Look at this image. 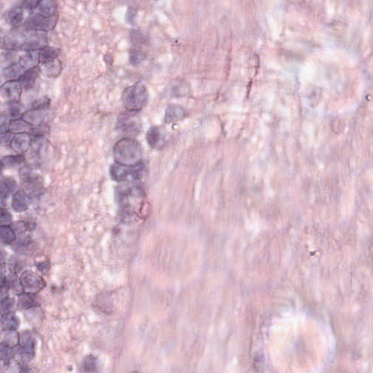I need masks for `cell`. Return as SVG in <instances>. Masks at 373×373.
<instances>
[{
	"label": "cell",
	"mask_w": 373,
	"mask_h": 373,
	"mask_svg": "<svg viewBox=\"0 0 373 373\" xmlns=\"http://www.w3.org/2000/svg\"><path fill=\"white\" fill-rule=\"evenodd\" d=\"M113 156L116 162L123 165H136L142 161V150L140 144L130 138H123L113 147Z\"/></svg>",
	"instance_id": "6da1fadb"
},
{
	"label": "cell",
	"mask_w": 373,
	"mask_h": 373,
	"mask_svg": "<svg viewBox=\"0 0 373 373\" xmlns=\"http://www.w3.org/2000/svg\"><path fill=\"white\" fill-rule=\"evenodd\" d=\"M121 99L126 110L139 112L147 104L149 94L143 83L136 82L123 91Z\"/></svg>",
	"instance_id": "7a4b0ae2"
},
{
	"label": "cell",
	"mask_w": 373,
	"mask_h": 373,
	"mask_svg": "<svg viewBox=\"0 0 373 373\" xmlns=\"http://www.w3.org/2000/svg\"><path fill=\"white\" fill-rule=\"evenodd\" d=\"M116 129L125 136L134 139L142 131V123L139 112H122L117 117Z\"/></svg>",
	"instance_id": "3957f363"
},
{
	"label": "cell",
	"mask_w": 373,
	"mask_h": 373,
	"mask_svg": "<svg viewBox=\"0 0 373 373\" xmlns=\"http://www.w3.org/2000/svg\"><path fill=\"white\" fill-rule=\"evenodd\" d=\"M58 17L46 18L37 13L30 14L26 18L23 27L30 31L43 32H46L54 28L57 23Z\"/></svg>",
	"instance_id": "277c9868"
},
{
	"label": "cell",
	"mask_w": 373,
	"mask_h": 373,
	"mask_svg": "<svg viewBox=\"0 0 373 373\" xmlns=\"http://www.w3.org/2000/svg\"><path fill=\"white\" fill-rule=\"evenodd\" d=\"M21 287L24 292L36 294L41 291L46 284L45 280L41 276L32 271H24L22 273L19 278Z\"/></svg>",
	"instance_id": "5b68a950"
},
{
	"label": "cell",
	"mask_w": 373,
	"mask_h": 373,
	"mask_svg": "<svg viewBox=\"0 0 373 373\" xmlns=\"http://www.w3.org/2000/svg\"><path fill=\"white\" fill-rule=\"evenodd\" d=\"M19 174L21 180L31 191L32 194L35 195L41 189V181L34 165H24L20 168Z\"/></svg>",
	"instance_id": "8992f818"
},
{
	"label": "cell",
	"mask_w": 373,
	"mask_h": 373,
	"mask_svg": "<svg viewBox=\"0 0 373 373\" xmlns=\"http://www.w3.org/2000/svg\"><path fill=\"white\" fill-rule=\"evenodd\" d=\"M36 340L30 331L23 332L20 335L18 352L27 359H32L35 354Z\"/></svg>",
	"instance_id": "52a82bcc"
},
{
	"label": "cell",
	"mask_w": 373,
	"mask_h": 373,
	"mask_svg": "<svg viewBox=\"0 0 373 373\" xmlns=\"http://www.w3.org/2000/svg\"><path fill=\"white\" fill-rule=\"evenodd\" d=\"M23 87L18 81H6L1 86V96L6 102H18L22 95Z\"/></svg>",
	"instance_id": "ba28073f"
},
{
	"label": "cell",
	"mask_w": 373,
	"mask_h": 373,
	"mask_svg": "<svg viewBox=\"0 0 373 373\" xmlns=\"http://www.w3.org/2000/svg\"><path fill=\"white\" fill-rule=\"evenodd\" d=\"M4 19L13 29L21 27L26 20L24 9L21 8L20 4L16 6L12 7L4 14Z\"/></svg>",
	"instance_id": "9c48e42d"
},
{
	"label": "cell",
	"mask_w": 373,
	"mask_h": 373,
	"mask_svg": "<svg viewBox=\"0 0 373 373\" xmlns=\"http://www.w3.org/2000/svg\"><path fill=\"white\" fill-rule=\"evenodd\" d=\"M32 143V136L29 133H17L14 135L11 144V147L18 155H23L30 150Z\"/></svg>",
	"instance_id": "30bf717a"
},
{
	"label": "cell",
	"mask_w": 373,
	"mask_h": 373,
	"mask_svg": "<svg viewBox=\"0 0 373 373\" xmlns=\"http://www.w3.org/2000/svg\"><path fill=\"white\" fill-rule=\"evenodd\" d=\"M49 110H32L26 111L23 114L22 118L32 126H41L47 124L49 117Z\"/></svg>",
	"instance_id": "8fae6325"
},
{
	"label": "cell",
	"mask_w": 373,
	"mask_h": 373,
	"mask_svg": "<svg viewBox=\"0 0 373 373\" xmlns=\"http://www.w3.org/2000/svg\"><path fill=\"white\" fill-rule=\"evenodd\" d=\"M111 178L117 182L127 181L129 177H131V166L114 162L110 169Z\"/></svg>",
	"instance_id": "7c38bea8"
},
{
	"label": "cell",
	"mask_w": 373,
	"mask_h": 373,
	"mask_svg": "<svg viewBox=\"0 0 373 373\" xmlns=\"http://www.w3.org/2000/svg\"><path fill=\"white\" fill-rule=\"evenodd\" d=\"M40 72H41V69L39 66L30 70L25 71L22 76L18 80L20 83L22 85L23 89L27 91L34 88L40 76Z\"/></svg>",
	"instance_id": "4fadbf2b"
},
{
	"label": "cell",
	"mask_w": 373,
	"mask_h": 373,
	"mask_svg": "<svg viewBox=\"0 0 373 373\" xmlns=\"http://www.w3.org/2000/svg\"><path fill=\"white\" fill-rule=\"evenodd\" d=\"M18 63L25 71L37 67L40 64V50L25 52L24 54L20 56Z\"/></svg>",
	"instance_id": "5bb4252c"
},
{
	"label": "cell",
	"mask_w": 373,
	"mask_h": 373,
	"mask_svg": "<svg viewBox=\"0 0 373 373\" xmlns=\"http://www.w3.org/2000/svg\"><path fill=\"white\" fill-rule=\"evenodd\" d=\"M29 206H30V195L25 191H17L13 195L11 207L16 212H24L29 208Z\"/></svg>",
	"instance_id": "9a60e30c"
},
{
	"label": "cell",
	"mask_w": 373,
	"mask_h": 373,
	"mask_svg": "<svg viewBox=\"0 0 373 373\" xmlns=\"http://www.w3.org/2000/svg\"><path fill=\"white\" fill-rule=\"evenodd\" d=\"M37 14L46 17V18H55L58 17L57 5L53 1L42 0L37 7Z\"/></svg>",
	"instance_id": "2e32d148"
},
{
	"label": "cell",
	"mask_w": 373,
	"mask_h": 373,
	"mask_svg": "<svg viewBox=\"0 0 373 373\" xmlns=\"http://www.w3.org/2000/svg\"><path fill=\"white\" fill-rule=\"evenodd\" d=\"M25 70L18 62H14L4 68L2 75L6 81H18Z\"/></svg>",
	"instance_id": "e0dca14e"
},
{
	"label": "cell",
	"mask_w": 373,
	"mask_h": 373,
	"mask_svg": "<svg viewBox=\"0 0 373 373\" xmlns=\"http://www.w3.org/2000/svg\"><path fill=\"white\" fill-rule=\"evenodd\" d=\"M185 111L177 104H170L165 110V121L167 123H174L184 118Z\"/></svg>",
	"instance_id": "ac0fdd59"
},
{
	"label": "cell",
	"mask_w": 373,
	"mask_h": 373,
	"mask_svg": "<svg viewBox=\"0 0 373 373\" xmlns=\"http://www.w3.org/2000/svg\"><path fill=\"white\" fill-rule=\"evenodd\" d=\"M38 306L39 303L35 294L23 292L18 295V303H17L18 308L21 310H28V309L34 308Z\"/></svg>",
	"instance_id": "d6986e66"
},
{
	"label": "cell",
	"mask_w": 373,
	"mask_h": 373,
	"mask_svg": "<svg viewBox=\"0 0 373 373\" xmlns=\"http://www.w3.org/2000/svg\"><path fill=\"white\" fill-rule=\"evenodd\" d=\"M146 139L149 146L152 148H159L163 142L161 129L158 126L149 128L146 132Z\"/></svg>",
	"instance_id": "ffe728a7"
},
{
	"label": "cell",
	"mask_w": 373,
	"mask_h": 373,
	"mask_svg": "<svg viewBox=\"0 0 373 373\" xmlns=\"http://www.w3.org/2000/svg\"><path fill=\"white\" fill-rule=\"evenodd\" d=\"M2 331H16L19 326V320L14 312L1 316Z\"/></svg>",
	"instance_id": "44dd1931"
},
{
	"label": "cell",
	"mask_w": 373,
	"mask_h": 373,
	"mask_svg": "<svg viewBox=\"0 0 373 373\" xmlns=\"http://www.w3.org/2000/svg\"><path fill=\"white\" fill-rule=\"evenodd\" d=\"M81 373H101L98 360L94 356H86L81 365Z\"/></svg>",
	"instance_id": "7402d4cb"
},
{
	"label": "cell",
	"mask_w": 373,
	"mask_h": 373,
	"mask_svg": "<svg viewBox=\"0 0 373 373\" xmlns=\"http://www.w3.org/2000/svg\"><path fill=\"white\" fill-rule=\"evenodd\" d=\"M26 158L23 155H8L3 157L1 160L2 170L6 168H17L18 166H24Z\"/></svg>",
	"instance_id": "603a6c76"
},
{
	"label": "cell",
	"mask_w": 373,
	"mask_h": 373,
	"mask_svg": "<svg viewBox=\"0 0 373 373\" xmlns=\"http://www.w3.org/2000/svg\"><path fill=\"white\" fill-rule=\"evenodd\" d=\"M1 197L6 198L7 197L14 195L17 192V183L11 177H2L0 184Z\"/></svg>",
	"instance_id": "cb8c5ba5"
},
{
	"label": "cell",
	"mask_w": 373,
	"mask_h": 373,
	"mask_svg": "<svg viewBox=\"0 0 373 373\" xmlns=\"http://www.w3.org/2000/svg\"><path fill=\"white\" fill-rule=\"evenodd\" d=\"M40 69H41V72L46 76L56 78L59 76L62 70V64L59 59H56L52 62L41 64Z\"/></svg>",
	"instance_id": "d4e9b609"
},
{
	"label": "cell",
	"mask_w": 373,
	"mask_h": 373,
	"mask_svg": "<svg viewBox=\"0 0 373 373\" xmlns=\"http://www.w3.org/2000/svg\"><path fill=\"white\" fill-rule=\"evenodd\" d=\"M14 250L18 253L29 254L32 252L35 249V244L34 242L29 237H23L18 239L14 246Z\"/></svg>",
	"instance_id": "484cf974"
},
{
	"label": "cell",
	"mask_w": 373,
	"mask_h": 373,
	"mask_svg": "<svg viewBox=\"0 0 373 373\" xmlns=\"http://www.w3.org/2000/svg\"><path fill=\"white\" fill-rule=\"evenodd\" d=\"M143 48L141 46H131L129 50V62L130 65L137 66L146 59V53Z\"/></svg>",
	"instance_id": "4316f807"
},
{
	"label": "cell",
	"mask_w": 373,
	"mask_h": 373,
	"mask_svg": "<svg viewBox=\"0 0 373 373\" xmlns=\"http://www.w3.org/2000/svg\"><path fill=\"white\" fill-rule=\"evenodd\" d=\"M60 50L57 48L46 46L40 50V64L46 63V62H52V61L59 59Z\"/></svg>",
	"instance_id": "83f0119b"
},
{
	"label": "cell",
	"mask_w": 373,
	"mask_h": 373,
	"mask_svg": "<svg viewBox=\"0 0 373 373\" xmlns=\"http://www.w3.org/2000/svg\"><path fill=\"white\" fill-rule=\"evenodd\" d=\"M32 126L29 124L23 118L14 120L11 121V126H10L9 130L13 133L17 134V133H29L32 129Z\"/></svg>",
	"instance_id": "f1b7e54d"
},
{
	"label": "cell",
	"mask_w": 373,
	"mask_h": 373,
	"mask_svg": "<svg viewBox=\"0 0 373 373\" xmlns=\"http://www.w3.org/2000/svg\"><path fill=\"white\" fill-rule=\"evenodd\" d=\"M25 112L23 111L22 106L18 102H6L5 114L12 120L22 118Z\"/></svg>",
	"instance_id": "f546056e"
},
{
	"label": "cell",
	"mask_w": 373,
	"mask_h": 373,
	"mask_svg": "<svg viewBox=\"0 0 373 373\" xmlns=\"http://www.w3.org/2000/svg\"><path fill=\"white\" fill-rule=\"evenodd\" d=\"M0 238H1V242L4 244H11L16 239V233L11 226H1Z\"/></svg>",
	"instance_id": "4dcf8cb0"
},
{
	"label": "cell",
	"mask_w": 373,
	"mask_h": 373,
	"mask_svg": "<svg viewBox=\"0 0 373 373\" xmlns=\"http://www.w3.org/2000/svg\"><path fill=\"white\" fill-rule=\"evenodd\" d=\"M130 38L132 46L143 47L144 46H146L147 43L146 34L140 30H134L130 32Z\"/></svg>",
	"instance_id": "1f68e13d"
},
{
	"label": "cell",
	"mask_w": 373,
	"mask_h": 373,
	"mask_svg": "<svg viewBox=\"0 0 373 373\" xmlns=\"http://www.w3.org/2000/svg\"><path fill=\"white\" fill-rule=\"evenodd\" d=\"M14 355V348L4 342H1V360L5 364H9Z\"/></svg>",
	"instance_id": "d6a6232c"
},
{
	"label": "cell",
	"mask_w": 373,
	"mask_h": 373,
	"mask_svg": "<svg viewBox=\"0 0 373 373\" xmlns=\"http://www.w3.org/2000/svg\"><path fill=\"white\" fill-rule=\"evenodd\" d=\"M16 306V301L14 298L10 297L9 295L7 297L1 298V313H11L13 312L14 308Z\"/></svg>",
	"instance_id": "836d02e7"
},
{
	"label": "cell",
	"mask_w": 373,
	"mask_h": 373,
	"mask_svg": "<svg viewBox=\"0 0 373 373\" xmlns=\"http://www.w3.org/2000/svg\"><path fill=\"white\" fill-rule=\"evenodd\" d=\"M50 98L48 97H40L33 101L32 109L33 110H49L50 105Z\"/></svg>",
	"instance_id": "e575fe53"
},
{
	"label": "cell",
	"mask_w": 373,
	"mask_h": 373,
	"mask_svg": "<svg viewBox=\"0 0 373 373\" xmlns=\"http://www.w3.org/2000/svg\"><path fill=\"white\" fill-rule=\"evenodd\" d=\"M145 172V165L143 161L131 166V177L134 181H140Z\"/></svg>",
	"instance_id": "d590c367"
},
{
	"label": "cell",
	"mask_w": 373,
	"mask_h": 373,
	"mask_svg": "<svg viewBox=\"0 0 373 373\" xmlns=\"http://www.w3.org/2000/svg\"><path fill=\"white\" fill-rule=\"evenodd\" d=\"M49 130L47 124L41 125V126H33L32 129L30 131V135L32 138L44 137L47 134Z\"/></svg>",
	"instance_id": "8d00e7d4"
},
{
	"label": "cell",
	"mask_w": 373,
	"mask_h": 373,
	"mask_svg": "<svg viewBox=\"0 0 373 373\" xmlns=\"http://www.w3.org/2000/svg\"><path fill=\"white\" fill-rule=\"evenodd\" d=\"M40 1H36V0H30V1H23L20 3L21 8L24 9V11H28L30 13V14L34 13L37 10V7H38L39 3Z\"/></svg>",
	"instance_id": "74e56055"
},
{
	"label": "cell",
	"mask_w": 373,
	"mask_h": 373,
	"mask_svg": "<svg viewBox=\"0 0 373 373\" xmlns=\"http://www.w3.org/2000/svg\"><path fill=\"white\" fill-rule=\"evenodd\" d=\"M12 224V216L5 208H1V226H11Z\"/></svg>",
	"instance_id": "f35d334b"
},
{
	"label": "cell",
	"mask_w": 373,
	"mask_h": 373,
	"mask_svg": "<svg viewBox=\"0 0 373 373\" xmlns=\"http://www.w3.org/2000/svg\"><path fill=\"white\" fill-rule=\"evenodd\" d=\"M11 120L5 113H2L1 114V120H0V129L1 133L8 131L9 130L10 126H11Z\"/></svg>",
	"instance_id": "ab89813d"
},
{
	"label": "cell",
	"mask_w": 373,
	"mask_h": 373,
	"mask_svg": "<svg viewBox=\"0 0 373 373\" xmlns=\"http://www.w3.org/2000/svg\"><path fill=\"white\" fill-rule=\"evenodd\" d=\"M15 133L11 132V130L1 133V145L2 146H11V142L14 139Z\"/></svg>",
	"instance_id": "60d3db41"
},
{
	"label": "cell",
	"mask_w": 373,
	"mask_h": 373,
	"mask_svg": "<svg viewBox=\"0 0 373 373\" xmlns=\"http://www.w3.org/2000/svg\"><path fill=\"white\" fill-rule=\"evenodd\" d=\"M16 233H19V234H22L24 232L28 231V230H31L32 228V226L30 224V223H27V222H18L14 226Z\"/></svg>",
	"instance_id": "b9f144b4"
},
{
	"label": "cell",
	"mask_w": 373,
	"mask_h": 373,
	"mask_svg": "<svg viewBox=\"0 0 373 373\" xmlns=\"http://www.w3.org/2000/svg\"><path fill=\"white\" fill-rule=\"evenodd\" d=\"M37 267L40 271L46 274L49 271V268H50V264L48 261H44V262H40L37 263Z\"/></svg>",
	"instance_id": "7bdbcfd3"
},
{
	"label": "cell",
	"mask_w": 373,
	"mask_h": 373,
	"mask_svg": "<svg viewBox=\"0 0 373 373\" xmlns=\"http://www.w3.org/2000/svg\"><path fill=\"white\" fill-rule=\"evenodd\" d=\"M135 14H136V11H134V9L130 8V9L128 11L127 15H126V19L128 20L129 22L133 21V18H134Z\"/></svg>",
	"instance_id": "ee69618b"
},
{
	"label": "cell",
	"mask_w": 373,
	"mask_h": 373,
	"mask_svg": "<svg viewBox=\"0 0 373 373\" xmlns=\"http://www.w3.org/2000/svg\"><path fill=\"white\" fill-rule=\"evenodd\" d=\"M139 373V372L134 371V372H132V373Z\"/></svg>",
	"instance_id": "f6af8a7d"
}]
</instances>
